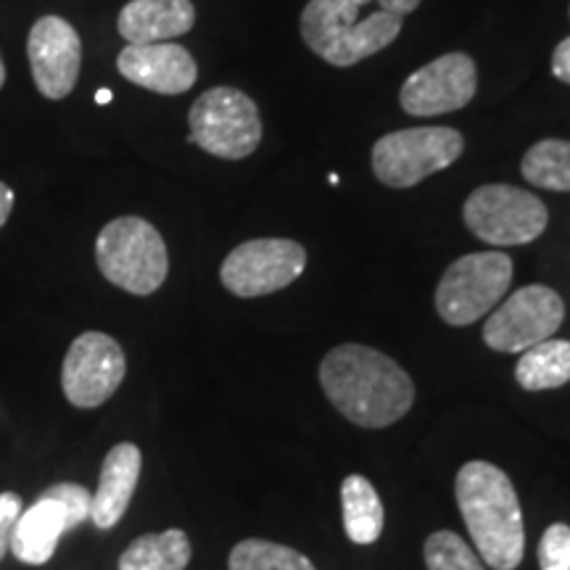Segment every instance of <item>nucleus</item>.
Wrapping results in <instances>:
<instances>
[{"mask_svg":"<svg viewBox=\"0 0 570 570\" xmlns=\"http://www.w3.org/2000/svg\"><path fill=\"white\" fill-rule=\"evenodd\" d=\"M320 386L360 428L394 425L412 410L415 383L391 356L365 344H341L320 362Z\"/></svg>","mask_w":570,"mask_h":570,"instance_id":"obj_1","label":"nucleus"},{"mask_svg":"<svg viewBox=\"0 0 570 570\" xmlns=\"http://www.w3.org/2000/svg\"><path fill=\"white\" fill-rule=\"evenodd\" d=\"M454 494L479 558L494 570H515L523 562L525 529L510 475L491 462H465Z\"/></svg>","mask_w":570,"mask_h":570,"instance_id":"obj_2","label":"nucleus"},{"mask_svg":"<svg viewBox=\"0 0 570 570\" xmlns=\"http://www.w3.org/2000/svg\"><path fill=\"white\" fill-rule=\"evenodd\" d=\"M298 30L306 48L331 67H354L389 48L402 32V19L386 11L360 19V11L344 9L333 0H309Z\"/></svg>","mask_w":570,"mask_h":570,"instance_id":"obj_3","label":"nucleus"},{"mask_svg":"<svg viewBox=\"0 0 570 570\" xmlns=\"http://www.w3.org/2000/svg\"><path fill=\"white\" fill-rule=\"evenodd\" d=\"M96 262L101 275L132 296H151L169 273L161 233L142 217H117L98 233Z\"/></svg>","mask_w":570,"mask_h":570,"instance_id":"obj_4","label":"nucleus"},{"mask_svg":"<svg viewBox=\"0 0 570 570\" xmlns=\"http://www.w3.org/2000/svg\"><path fill=\"white\" fill-rule=\"evenodd\" d=\"M188 140L217 159H246L262 142L259 109L244 90L227 85L209 88L196 98L188 111Z\"/></svg>","mask_w":570,"mask_h":570,"instance_id":"obj_5","label":"nucleus"},{"mask_svg":"<svg viewBox=\"0 0 570 570\" xmlns=\"http://www.w3.org/2000/svg\"><path fill=\"white\" fill-rule=\"evenodd\" d=\"M465 151V138L452 127H412L383 135L373 146V173L386 188H415L428 175L449 169Z\"/></svg>","mask_w":570,"mask_h":570,"instance_id":"obj_6","label":"nucleus"},{"mask_svg":"<svg viewBox=\"0 0 570 570\" xmlns=\"http://www.w3.org/2000/svg\"><path fill=\"white\" fill-rule=\"evenodd\" d=\"M512 283V259L502 252L460 256L446 267L436 288V309L444 323L465 327L487 317Z\"/></svg>","mask_w":570,"mask_h":570,"instance_id":"obj_7","label":"nucleus"},{"mask_svg":"<svg viewBox=\"0 0 570 570\" xmlns=\"http://www.w3.org/2000/svg\"><path fill=\"white\" fill-rule=\"evenodd\" d=\"M462 219L489 246H523L547 230L550 212L539 196L515 185L491 183L475 188L462 206Z\"/></svg>","mask_w":570,"mask_h":570,"instance_id":"obj_8","label":"nucleus"},{"mask_svg":"<svg viewBox=\"0 0 570 570\" xmlns=\"http://www.w3.org/2000/svg\"><path fill=\"white\" fill-rule=\"evenodd\" d=\"M92 494L80 483H53L35 499L11 533L13 558L24 566H46L67 531L90 520Z\"/></svg>","mask_w":570,"mask_h":570,"instance_id":"obj_9","label":"nucleus"},{"mask_svg":"<svg viewBox=\"0 0 570 570\" xmlns=\"http://www.w3.org/2000/svg\"><path fill=\"white\" fill-rule=\"evenodd\" d=\"M483 341L502 354H523L525 348L552 338L566 320V304L550 285H525L489 312Z\"/></svg>","mask_w":570,"mask_h":570,"instance_id":"obj_10","label":"nucleus"},{"mask_svg":"<svg viewBox=\"0 0 570 570\" xmlns=\"http://www.w3.org/2000/svg\"><path fill=\"white\" fill-rule=\"evenodd\" d=\"M306 267L302 244L288 238H256L235 246L225 256L219 281L233 296L259 298L288 288Z\"/></svg>","mask_w":570,"mask_h":570,"instance_id":"obj_11","label":"nucleus"},{"mask_svg":"<svg viewBox=\"0 0 570 570\" xmlns=\"http://www.w3.org/2000/svg\"><path fill=\"white\" fill-rule=\"evenodd\" d=\"M127 373V360L122 346L111 336L88 331L71 341L61 365L63 396L75 407L92 410L117 394Z\"/></svg>","mask_w":570,"mask_h":570,"instance_id":"obj_12","label":"nucleus"},{"mask_svg":"<svg viewBox=\"0 0 570 570\" xmlns=\"http://www.w3.org/2000/svg\"><path fill=\"white\" fill-rule=\"evenodd\" d=\"M479 69L468 53H446L404 80L399 104L410 117H439L473 101Z\"/></svg>","mask_w":570,"mask_h":570,"instance_id":"obj_13","label":"nucleus"},{"mask_svg":"<svg viewBox=\"0 0 570 570\" xmlns=\"http://www.w3.org/2000/svg\"><path fill=\"white\" fill-rule=\"evenodd\" d=\"M27 56L40 96L61 101L75 90L82 69V42L75 27L61 17H42L27 38Z\"/></svg>","mask_w":570,"mask_h":570,"instance_id":"obj_14","label":"nucleus"},{"mask_svg":"<svg viewBox=\"0 0 570 570\" xmlns=\"http://www.w3.org/2000/svg\"><path fill=\"white\" fill-rule=\"evenodd\" d=\"M119 75L138 88L180 96L198 80L196 59L188 48L177 42H148V46H125L117 59Z\"/></svg>","mask_w":570,"mask_h":570,"instance_id":"obj_15","label":"nucleus"},{"mask_svg":"<svg viewBox=\"0 0 570 570\" xmlns=\"http://www.w3.org/2000/svg\"><path fill=\"white\" fill-rule=\"evenodd\" d=\"M140 465V449L130 444V441L117 444L109 454H106L101 479H98V489L96 494H92L90 504V520L96 529L109 531L122 520L132 502L135 487H138Z\"/></svg>","mask_w":570,"mask_h":570,"instance_id":"obj_16","label":"nucleus"},{"mask_svg":"<svg viewBox=\"0 0 570 570\" xmlns=\"http://www.w3.org/2000/svg\"><path fill=\"white\" fill-rule=\"evenodd\" d=\"M194 24L196 9L190 0H130L117 19V30L127 46L183 38Z\"/></svg>","mask_w":570,"mask_h":570,"instance_id":"obj_17","label":"nucleus"},{"mask_svg":"<svg viewBox=\"0 0 570 570\" xmlns=\"http://www.w3.org/2000/svg\"><path fill=\"white\" fill-rule=\"evenodd\" d=\"M341 512L346 537L354 544H375L383 533V502L365 475H348L341 483Z\"/></svg>","mask_w":570,"mask_h":570,"instance_id":"obj_18","label":"nucleus"},{"mask_svg":"<svg viewBox=\"0 0 570 570\" xmlns=\"http://www.w3.org/2000/svg\"><path fill=\"white\" fill-rule=\"evenodd\" d=\"M194 554L188 533L169 529L142 533L119 558V570H185Z\"/></svg>","mask_w":570,"mask_h":570,"instance_id":"obj_19","label":"nucleus"},{"mask_svg":"<svg viewBox=\"0 0 570 570\" xmlns=\"http://www.w3.org/2000/svg\"><path fill=\"white\" fill-rule=\"evenodd\" d=\"M515 381L525 391H550L570 383V341L547 338L525 348L515 367Z\"/></svg>","mask_w":570,"mask_h":570,"instance_id":"obj_20","label":"nucleus"},{"mask_svg":"<svg viewBox=\"0 0 570 570\" xmlns=\"http://www.w3.org/2000/svg\"><path fill=\"white\" fill-rule=\"evenodd\" d=\"M520 173L533 188L570 194V140L547 138L533 142L523 156Z\"/></svg>","mask_w":570,"mask_h":570,"instance_id":"obj_21","label":"nucleus"},{"mask_svg":"<svg viewBox=\"0 0 570 570\" xmlns=\"http://www.w3.org/2000/svg\"><path fill=\"white\" fill-rule=\"evenodd\" d=\"M227 570H317L298 550L267 539H246L233 547Z\"/></svg>","mask_w":570,"mask_h":570,"instance_id":"obj_22","label":"nucleus"},{"mask_svg":"<svg viewBox=\"0 0 570 570\" xmlns=\"http://www.w3.org/2000/svg\"><path fill=\"white\" fill-rule=\"evenodd\" d=\"M425 566L428 570H487L479 552L454 531H436L425 541Z\"/></svg>","mask_w":570,"mask_h":570,"instance_id":"obj_23","label":"nucleus"},{"mask_svg":"<svg viewBox=\"0 0 570 570\" xmlns=\"http://www.w3.org/2000/svg\"><path fill=\"white\" fill-rule=\"evenodd\" d=\"M541 570H570V525L554 523L539 541Z\"/></svg>","mask_w":570,"mask_h":570,"instance_id":"obj_24","label":"nucleus"},{"mask_svg":"<svg viewBox=\"0 0 570 570\" xmlns=\"http://www.w3.org/2000/svg\"><path fill=\"white\" fill-rule=\"evenodd\" d=\"M21 510H24V502H21L17 491H3L0 494V560L6 558V552H11V533Z\"/></svg>","mask_w":570,"mask_h":570,"instance_id":"obj_25","label":"nucleus"},{"mask_svg":"<svg viewBox=\"0 0 570 570\" xmlns=\"http://www.w3.org/2000/svg\"><path fill=\"white\" fill-rule=\"evenodd\" d=\"M552 75L558 77L560 82L570 85V38L560 40V46L554 48V53H552Z\"/></svg>","mask_w":570,"mask_h":570,"instance_id":"obj_26","label":"nucleus"},{"mask_svg":"<svg viewBox=\"0 0 570 570\" xmlns=\"http://www.w3.org/2000/svg\"><path fill=\"white\" fill-rule=\"evenodd\" d=\"M420 6V0H377V11H386L391 17H410Z\"/></svg>","mask_w":570,"mask_h":570,"instance_id":"obj_27","label":"nucleus"},{"mask_svg":"<svg viewBox=\"0 0 570 570\" xmlns=\"http://www.w3.org/2000/svg\"><path fill=\"white\" fill-rule=\"evenodd\" d=\"M13 202H17V198H13V190L6 183H0V227L9 223V217L13 212Z\"/></svg>","mask_w":570,"mask_h":570,"instance_id":"obj_28","label":"nucleus"},{"mask_svg":"<svg viewBox=\"0 0 570 570\" xmlns=\"http://www.w3.org/2000/svg\"><path fill=\"white\" fill-rule=\"evenodd\" d=\"M333 3L344 6V9H352V11H362V9H365V6L377 3V0H333Z\"/></svg>","mask_w":570,"mask_h":570,"instance_id":"obj_29","label":"nucleus"},{"mask_svg":"<svg viewBox=\"0 0 570 570\" xmlns=\"http://www.w3.org/2000/svg\"><path fill=\"white\" fill-rule=\"evenodd\" d=\"M111 98H114V92H111V90H98V92H96V101H98V104H101V106H106V104H109V101H111Z\"/></svg>","mask_w":570,"mask_h":570,"instance_id":"obj_30","label":"nucleus"},{"mask_svg":"<svg viewBox=\"0 0 570 570\" xmlns=\"http://www.w3.org/2000/svg\"><path fill=\"white\" fill-rule=\"evenodd\" d=\"M6 85V67H3V59H0V88Z\"/></svg>","mask_w":570,"mask_h":570,"instance_id":"obj_31","label":"nucleus"}]
</instances>
